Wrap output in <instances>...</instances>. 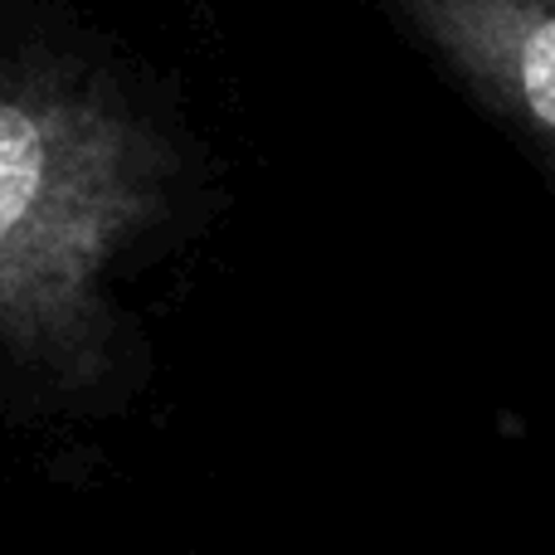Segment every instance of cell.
I'll return each instance as SVG.
<instances>
[{
	"instance_id": "obj_1",
	"label": "cell",
	"mask_w": 555,
	"mask_h": 555,
	"mask_svg": "<svg viewBox=\"0 0 555 555\" xmlns=\"http://www.w3.org/2000/svg\"><path fill=\"white\" fill-rule=\"evenodd\" d=\"M171 191L166 142L74 78H0V341L39 371L103 365L107 273Z\"/></svg>"
},
{
	"instance_id": "obj_2",
	"label": "cell",
	"mask_w": 555,
	"mask_h": 555,
	"mask_svg": "<svg viewBox=\"0 0 555 555\" xmlns=\"http://www.w3.org/2000/svg\"><path fill=\"white\" fill-rule=\"evenodd\" d=\"M555 185V0H371Z\"/></svg>"
},
{
	"instance_id": "obj_3",
	"label": "cell",
	"mask_w": 555,
	"mask_h": 555,
	"mask_svg": "<svg viewBox=\"0 0 555 555\" xmlns=\"http://www.w3.org/2000/svg\"><path fill=\"white\" fill-rule=\"evenodd\" d=\"M551 191H555V185H551Z\"/></svg>"
}]
</instances>
